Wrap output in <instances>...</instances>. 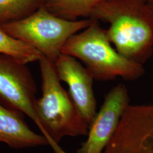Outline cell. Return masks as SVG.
<instances>
[{"mask_svg":"<svg viewBox=\"0 0 153 153\" xmlns=\"http://www.w3.org/2000/svg\"><path fill=\"white\" fill-rule=\"evenodd\" d=\"M38 62L42 92L35 102L38 128L54 153H68L59 145L61 140L87 136L89 126L62 86L55 63L43 56Z\"/></svg>","mask_w":153,"mask_h":153,"instance_id":"7a4b0ae2","label":"cell"},{"mask_svg":"<svg viewBox=\"0 0 153 153\" xmlns=\"http://www.w3.org/2000/svg\"><path fill=\"white\" fill-rule=\"evenodd\" d=\"M103 153H153V104H129Z\"/></svg>","mask_w":153,"mask_h":153,"instance_id":"8992f818","label":"cell"},{"mask_svg":"<svg viewBox=\"0 0 153 153\" xmlns=\"http://www.w3.org/2000/svg\"><path fill=\"white\" fill-rule=\"evenodd\" d=\"M109 0H44L43 6L55 16L69 21L90 18L94 10Z\"/></svg>","mask_w":153,"mask_h":153,"instance_id":"30bf717a","label":"cell"},{"mask_svg":"<svg viewBox=\"0 0 153 153\" xmlns=\"http://www.w3.org/2000/svg\"><path fill=\"white\" fill-rule=\"evenodd\" d=\"M90 18L106 22L107 36L127 59L143 64L153 52V11L146 0H109Z\"/></svg>","mask_w":153,"mask_h":153,"instance_id":"6da1fadb","label":"cell"},{"mask_svg":"<svg viewBox=\"0 0 153 153\" xmlns=\"http://www.w3.org/2000/svg\"><path fill=\"white\" fill-rule=\"evenodd\" d=\"M130 104L128 89L120 83L112 88L89 126L87 139L77 153H103Z\"/></svg>","mask_w":153,"mask_h":153,"instance_id":"52a82bcc","label":"cell"},{"mask_svg":"<svg viewBox=\"0 0 153 153\" xmlns=\"http://www.w3.org/2000/svg\"><path fill=\"white\" fill-rule=\"evenodd\" d=\"M94 21L92 18L65 19L49 12L43 5L28 16L1 25L12 36L30 45L55 63L68 39Z\"/></svg>","mask_w":153,"mask_h":153,"instance_id":"277c9868","label":"cell"},{"mask_svg":"<svg viewBox=\"0 0 153 153\" xmlns=\"http://www.w3.org/2000/svg\"><path fill=\"white\" fill-rule=\"evenodd\" d=\"M61 53L81 61L94 79L99 81L113 80L118 76L133 81L145 73L142 64L127 59L114 48L105 30L96 20L69 39Z\"/></svg>","mask_w":153,"mask_h":153,"instance_id":"3957f363","label":"cell"},{"mask_svg":"<svg viewBox=\"0 0 153 153\" xmlns=\"http://www.w3.org/2000/svg\"><path fill=\"white\" fill-rule=\"evenodd\" d=\"M55 66L59 78L68 86L72 100L90 126L97 114L92 74L76 59L69 55L61 53Z\"/></svg>","mask_w":153,"mask_h":153,"instance_id":"ba28073f","label":"cell"},{"mask_svg":"<svg viewBox=\"0 0 153 153\" xmlns=\"http://www.w3.org/2000/svg\"><path fill=\"white\" fill-rule=\"evenodd\" d=\"M25 114L0 102V142L16 149L48 145L46 138L32 131L25 120Z\"/></svg>","mask_w":153,"mask_h":153,"instance_id":"9c48e42d","label":"cell"},{"mask_svg":"<svg viewBox=\"0 0 153 153\" xmlns=\"http://www.w3.org/2000/svg\"><path fill=\"white\" fill-rule=\"evenodd\" d=\"M0 54L10 56L26 64L39 61L43 57L37 49L9 34L1 23Z\"/></svg>","mask_w":153,"mask_h":153,"instance_id":"8fae6325","label":"cell"},{"mask_svg":"<svg viewBox=\"0 0 153 153\" xmlns=\"http://www.w3.org/2000/svg\"><path fill=\"white\" fill-rule=\"evenodd\" d=\"M151 6L152 7V9H153V5H151Z\"/></svg>","mask_w":153,"mask_h":153,"instance_id":"5bb4252c","label":"cell"},{"mask_svg":"<svg viewBox=\"0 0 153 153\" xmlns=\"http://www.w3.org/2000/svg\"><path fill=\"white\" fill-rule=\"evenodd\" d=\"M146 1L150 5H153V0H146Z\"/></svg>","mask_w":153,"mask_h":153,"instance_id":"4fadbf2b","label":"cell"},{"mask_svg":"<svg viewBox=\"0 0 153 153\" xmlns=\"http://www.w3.org/2000/svg\"><path fill=\"white\" fill-rule=\"evenodd\" d=\"M27 65L0 54V102L27 115L38 127L36 86Z\"/></svg>","mask_w":153,"mask_h":153,"instance_id":"5b68a950","label":"cell"},{"mask_svg":"<svg viewBox=\"0 0 153 153\" xmlns=\"http://www.w3.org/2000/svg\"><path fill=\"white\" fill-rule=\"evenodd\" d=\"M44 0H0V23L28 16L43 5Z\"/></svg>","mask_w":153,"mask_h":153,"instance_id":"7c38bea8","label":"cell"}]
</instances>
